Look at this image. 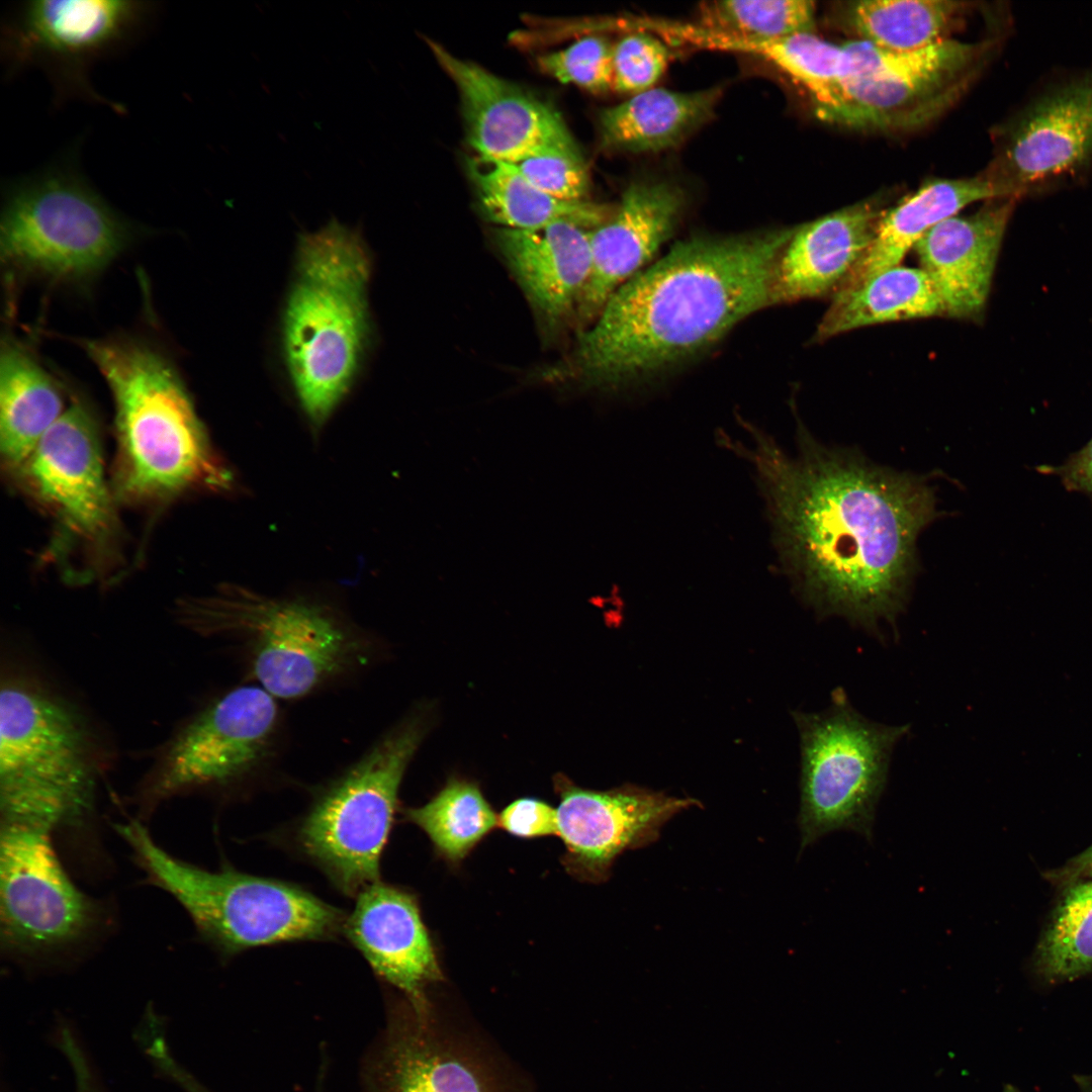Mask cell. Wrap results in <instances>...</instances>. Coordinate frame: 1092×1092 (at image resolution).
Returning <instances> with one entry per match:
<instances>
[{"instance_id": "1", "label": "cell", "mask_w": 1092, "mask_h": 1092, "mask_svg": "<svg viewBox=\"0 0 1092 1092\" xmlns=\"http://www.w3.org/2000/svg\"><path fill=\"white\" fill-rule=\"evenodd\" d=\"M751 444L719 433L754 468L781 567L823 618L839 616L881 638L879 623L904 612L918 568L917 540L939 517L929 477L827 447L798 427L791 457L740 420Z\"/></svg>"}, {"instance_id": "2", "label": "cell", "mask_w": 1092, "mask_h": 1092, "mask_svg": "<svg viewBox=\"0 0 1092 1092\" xmlns=\"http://www.w3.org/2000/svg\"><path fill=\"white\" fill-rule=\"evenodd\" d=\"M795 229L675 244L620 286L583 333L576 357L581 375L597 383L647 375L709 347L770 305L775 268Z\"/></svg>"}, {"instance_id": "3", "label": "cell", "mask_w": 1092, "mask_h": 1092, "mask_svg": "<svg viewBox=\"0 0 1092 1092\" xmlns=\"http://www.w3.org/2000/svg\"><path fill=\"white\" fill-rule=\"evenodd\" d=\"M111 392L117 438L116 483L131 502L188 491L234 492L233 470L212 447L175 365L129 336L82 340Z\"/></svg>"}, {"instance_id": "4", "label": "cell", "mask_w": 1092, "mask_h": 1092, "mask_svg": "<svg viewBox=\"0 0 1092 1092\" xmlns=\"http://www.w3.org/2000/svg\"><path fill=\"white\" fill-rule=\"evenodd\" d=\"M371 257L337 219L299 237L282 321V354L310 432L317 437L352 388L370 340Z\"/></svg>"}, {"instance_id": "5", "label": "cell", "mask_w": 1092, "mask_h": 1092, "mask_svg": "<svg viewBox=\"0 0 1092 1092\" xmlns=\"http://www.w3.org/2000/svg\"><path fill=\"white\" fill-rule=\"evenodd\" d=\"M174 618L203 639L240 646L250 673L275 699L309 695L371 655L369 638L339 606L310 596L270 597L228 583L178 600Z\"/></svg>"}, {"instance_id": "6", "label": "cell", "mask_w": 1092, "mask_h": 1092, "mask_svg": "<svg viewBox=\"0 0 1092 1092\" xmlns=\"http://www.w3.org/2000/svg\"><path fill=\"white\" fill-rule=\"evenodd\" d=\"M107 750L82 713L32 675L0 693L1 824L55 832L91 818Z\"/></svg>"}, {"instance_id": "7", "label": "cell", "mask_w": 1092, "mask_h": 1092, "mask_svg": "<svg viewBox=\"0 0 1092 1092\" xmlns=\"http://www.w3.org/2000/svg\"><path fill=\"white\" fill-rule=\"evenodd\" d=\"M155 886L186 911L199 934L220 952L274 943L332 938L344 915L289 883L230 869L208 871L175 857L136 820L115 826Z\"/></svg>"}, {"instance_id": "8", "label": "cell", "mask_w": 1092, "mask_h": 1092, "mask_svg": "<svg viewBox=\"0 0 1092 1092\" xmlns=\"http://www.w3.org/2000/svg\"><path fill=\"white\" fill-rule=\"evenodd\" d=\"M131 236L130 222L89 184L71 159L6 187L0 251L10 268L54 280L81 281L103 270Z\"/></svg>"}, {"instance_id": "9", "label": "cell", "mask_w": 1092, "mask_h": 1092, "mask_svg": "<svg viewBox=\"0 0 1092 1092\" xmlns=\"http://www.w3.org/2000/svg\"><path fill=\"white\" fill-rule=\"evenodd\" d=\"M426 720L417 711L389 729L326 788L300 823L301 850L348 895L378 882L398 790L427 733Z\"/></svg>"}, {"instance_id": "10", "label": "cell", "mask_w": 1092, "mask_h": 1092, "mask_svg": "<svg viewBox=\"0 0 1092 1092\" xmlns=\"http://www.w3.org/2000/svg\"><path fill=\"white\" fill-rule=\"evenodd\" d=\"M794 717L801 739V850L837 830L872 841L891 756L910 726L866 718L841 688L825 711Z\"/></svg>"}, {"instance_id": "11", "label": "cell", "mask_w": 1092, "mask_h": 1092, "mask_svg": "<svg viewBox=\"0 0 1092 1092\" xmlns=\"http://www.w3.org/2000/svg\"><path fill=\"white\" fill-rule=\"evenodd\" d=\"M363 1092H537L483 1027L435 1003L394 1004L361 1067Z\"/></svg>"}, {"instance_id": "12", "label": "cell", "mask_w": 1092, "mask_h": 1092, "mask_svg": "<svg viewBox=\"0 0 1092 1092\" xmlns=\"http://www.w3.org/2000/svg\"><path fill=\"white\" fill-rule=\"evenodd\" d=\"M275 698L261 687L235 688L193 714L160 746L136 791L142 812L165 801L245 780L274 752Z\"/></svg>"}, {"instance_id": "13", "label": "cell", "mask_w": 1092, "mask_h": 1092, "mask_svg": "<svg viewBox=\"0 0 1092 1092\" xmlns=\"http://www.w3.org/2000/svg\"><path fill=\"white\" fill-rule=\"evenodd\" d=\"M154 12L153 3L130 0H32L21 3L2 28L6 72L38 67L58 102L107 101L91 86L89 68L132 40Z\"/></svg>"}, {"instance_id": "14", "label": "cell", "mask_w": 1092, "mask_h": 1092, "mask_svg": "<svg viewBox=\"0 0 1092 1092\" xmlns=\"http://www.w3.org/2000/svg\"><path fill=\"white\" fill-rule=\"evenodd\" d=\"M855 129H911L946 110L979 70L987 43L946 38L896 52L853 39L842 44Z\"/></svg>"}, {"instance_id": "15", "label": "cell", "mask_w": 1092, "mask_h": 1092, "mask_svg": "<svg viewBox=\"0 0 1092 1092\" xmlns=\"http://www.w3.org/2000/svg\"><path fill=\"white\" fill-rule=\"evenodd\" d=\"M0 833L3 948L35 958L86 941L100 925L102 907L70 879L52 832L1 824Z\"/></svg>"}, {"instance_id": "16", "label": "cell", "mask_w": 1092, "mask_h": 1092, "mask_svg": "<svg viewBox=\"0 0 1092 1092\" xmlns=\"http://www.w3.org/2000/svg\"><path fill=\"white\" fill-rule=\"evenodd\" d=\"M560 804L557 835L566 871L578 880L605 882L622 852L649 845L674 815L699 801L676 798L633 785L608 791L577 787L565 776L554 779Z\"/></svg>"}, {"instance_id": "17", "label": "cell", "mask_w": 1092, "mask_h": 1092, "mask_svg": "<svg viewBox=\"0 0 1092 1092\" xmlns=\"http://www.w3.org/2000/svg\"><path fill=\"white\" fill-rule=\"evenodd\" d=\"M33 495L75 536L103 543L116 528L98 427L80 396L70 403L17 470Z\"/></svg>"}, {"instance_id": "18", "label": "cell", "mask_w": 1092, "mask_h": 1092, "mask_svg": "<svg viewBox=\"0 0 1092 1092\" xmlns=\"http://www.w3.org/2000/svg\"><path fill=\"white\" fill-rule=\"evenodd\" d=\"M1092 162V74L1030 106L1005 133L981 173L1000 198L1073 173Z\"/></svg>"}, {"instance_id": "19", "label": "cell", "mask_w": 1092, "mask_h": 1092, "mask_svg": "<svg viewBox=\"0 0 1092 1092\" xmlns=\"http://www.w3.org/2000/svg\"><path fill=\"white\" fill-rule=\"evenodd\" d=\"M428 44L458 89L467 140L477 156L516 164L550 149L576 147L554 107L433 40Z\"/></svg>"}, {"instance_id": "20", "label": "cell", "mask_w": 1092, "mask_h": 1092, "mask_svg": "<svg viewBox=\"0 0 1092 1092\" xmlns=\"http://www.w3.org/2000/svg\"><path fill=\"white\" fill-rule=\"evenodd\" d=\"M685 204L684 190L672 182L630 183L612 215L590 232V273L577 303L581 320L596 321L613 293L652 258Z\"/></svg>"}, {"instance_id": "21", "label": "cell", "mask_w": 1092, "mask_h": 1092, "mask_svg": "<svg viewBox=\"0 0 1092 1092\" xmlns=\"http://www.w3.org/2000/svg\"><path fill=\"white\" fill-rule=\"evenodd\" d=\"M344 930L375 974L414 1007L427 1006L428 988L443 981L415 897L379 881L359 894Z\"/></svg>"}, {"instance_id": "22", "label": "cell", "mask_w": 1092, "mask_h": 1092, "mask_svg": "<svg viewBox=\"0 0 1092 1092\" xmlns=\"http://www.w3.org/2000/svg\"><path fill=\"white\" fill-rule=\"evenodd\" d=\"M1017 198L987 200L969 215L950 216L914 246L920 268L933 282L945 316H983L998 254Z\"/></svg>"}, {"instance_id": "23", "label": "cell", "mask_w": 1092, "mask_h": 1092, "mask_svg": "<svg viewBox=\"0 0 1092 1092\" xmlns=\"http://www.w3.org/2000/svg\"><path fill=\"white\" fill-rule=\"evenodd\" d=\"M887 208L873 197L797 226L778 259L769 304L833 296L863 258Z\"/></svg>"}, {"instance_id": "24", "label": "cell", "mask_w": 1092, "mask_h": 1092, "mask_svg": "<svg viewBox=\"0 0 1092 1092\" xmlns=\"http://www.w3.org/2000/svg\"><path fill=\"white\" fill-rule=\"evenodd\" d=\"M590 229L557 222L535 231L500 228L499 249L534 305L558 318L578 303L592 266Z\"/></svg>"}, {"instance_id": "25", "label": "cell", "mask_w": 1092, "mask_h": 1092, "mask_svg": "<svg viewBox=\"0 0 1092 1092\" xmlns=\"http://www.w3.org/2000/svg\"><path fill=\"white\" fill-rule=\"evenodd\" d=\"M686 41L751 54L768 61L807 91L819 118L849 127L850 104L844 84L842 46L826 41L814 32L778 38H740L714 33L697 25L688 29Z\"/></svg>"}, {"instance_id": "26", "label": "cell", "mask_w": 1092, "mask_h": 1092, "mask_svg": "<svg viewBox=\"0 0 1092 1092\" xmlns=\"http://www.w3.org/2000/svg\"><path fill=\"white\" fill-rule=\"evenodd\" d=\"M997 198L1000 197L996 190L982 174L972 178L926 181L885 210L871 246L841 288L900 265L905 255L934 225L957 215L973 202Z\"/></svg>"}, {"instance_id": "27", "label": "cell", "mask_w": 1092, "mask_h": 1092, "mask_svg": "<svg viewBox=\"0 0 1092 1092\" xmlns=\"http://www.w3.org/2000/svg\"><path fill=\"white\" fill-rule=\"evenodd\" d=\"M57 380L16 341H2L0 355V448L18 470L64 412Z\"/></svg>"}, {"instance_id": "28", "label": "cell", "mask_w": 1092, "mask_h": 1092, "mask_svg": "<svg viewBox=\"0 0 1092 1092\" xmlns=\"http://www.w3.org/2000/svg\"><path fill=\"white\" fill-rule=\"evenodd\" d=\"M720 95V88L636 93L600 114L602 145L634 153L674 147L712 116Z\"/></svg>"}, {"instance_id": "29", "label": "cell", "mask_w": 1092, "mask_h": 1092, "mask_svg": "<svg viewBox=\"0 0 1092 1092\" xmlns=\"http://www.w3.org/2000/svg\"><path fill=\"white\" fill-rule=\"evenodd\" d=\"M932 316H945V310L929 276L920 267L897 265L839 289L813 341L872 325Z\"/></svg>"}, {"instance_id": "30", "label": "cell", "mask_w": 1092, "mask_h": 1092, "mask_svg": "<svg viewBox=\"0 0 1092 1092\" xmlns=\"http://www.w3.org/2000/svg\"><path fill=\"white\" fill-rule=\"evenodd\" d=\"M467 171L481 210L502 228L535 231L557 222H572L593 230L613 213L604 204L555 198L507 162L476 156L467 162Z\"/></svg>"}, {"instance_id": "31", "label": "cell", "mask_w": 1092, "mask_h": 1092, "mask_svg": "<svg viewBox=\"0 0 1092 1092\" xmlns=\"http://www.w3.org/2000/svg\"><path fill=\"white\" fill-rule=\"evenodd\" d=\"M967 9L953 0H854L834 3L831 17L857 40L905 52L948 38Z\"/></svg>"}, {"instance_id": "32", "label": "cell", "mask_w": 1092, "mask_h": 1092, "mask_svg": "<svg viewBox=\"0 0 1092 1092\" xmlns=\"http://www.w3.org/2000/svg\"><path fill=\"white\" fill-rule=\"evenodd\" d=\"M403 816L451 862L463 859L497 825V817L478 786L455 778L424 806L406 808Z\"/></svg>"}, {"instance_id": "33", "label": "cell", "mask_w": 1092, "mask_h": 1092, "mask_svg": "<svg viewBox=\"0 0 1092 1092\" xmlns=\"http://www.w3.org/2000/svg\"><path fill=\"white\" fill-rule=\"evenodd\" d=\"M1036 968L1049 982L1092 973V881L1064 894L1038 944Z\"/></svg>"}, {"instance_id": "34", "label": "cell", "mask_w": 1092, "mask_h": 1092, "mask_svg": "<svg viewBox=\"0 0 1092 1092\" xmlns=\"http://www.w3.org/2000/svg\"><path fill=\"white\" fill-rule=\"evenodd\" d=\"M698 26L740 38H778L814 32L815 3L810 0H733L706 2Z\"/></svg>"}, {"instance_id": "35", "label": "cell", "mask_w": 1092, "mask_h": 1092, "mask_svg": "<svg viewBox=\"0 0 1092 1092\" xmlns=\"http://www.w3.org/2000/svg\"><path fill=\"white\" fill-rule=\"evenodd\" d=\"M537 65L561 83L592 92L613 88V46L599 36L583 37L563 50L541 55Z\"/></svg>"}, {"instance_id": "36", "label": "cell", "mask_w": 1092, "mask_h": 1092, "mask_svg": "<svg viewBox=\"0 0 1092 1092\" xmlns=\"http://www.w3.org/2000/svg\"><path fill=\"white\" fill-rule=\"evenodd\" d=\"M670 58L669 48L649 33L624 36L613 46V89L636 94L652 88Z\"/></svg>"}, {"instance_id": "37", "label": "cell", "mask_w": 1092, "mask_h": 1092, "mask_svg": "<svg viewBox=\"0 0 1092 1092\" xmlns=\"http://www.w3.org/2000/svg\"><path fill=\"white\" fill-rule=\"evenodd\" d=\"M534 186L562 200H584L589 186L586 166L577 148H556L513 164Z\"/></svg>"}, {"instance_id": "38", "label": "cell", "mask_w": 1092, "mask_h": 1092, "mask_svg": "<svg viewBox=\"0 0 1092 1092\" xmlns=\"http://www.w3.org/2000/svg\"><path fill=\"white\" fill-rule=\"evenodd\" d=\"M497 825L521 838L553 835L557 834V811L544 801L521 798L500 812Z\"/></svg>"}, {"instance_id": "39", "label": "cell", "mask_w": 1092, "mask_h": 1092, "mask_svg": "<svg viewBox=\"0 0 1092 1092\" xmlns=\"http://www.w3.org/2000/svg\"><path fill=\"white\" fill-rule=\"evenodd\" d=\"M1073 475L1079 484L1092 491V440L1077 459Z\"/></svg>"}, {"instance_id": "40", "label": "cell", "mask_w": 1092, "mask_h": 1092, "mask_svg": "<svg viewBox=\"0 0 1092 1092\" xmlns=\"http://www.w3.org/2000/svg\"><path fill=\"white\" fill-rule=\"evenodd\" d=\"M76 1076V1092H95L91 1072L86 1062H78L74 1066Z\"/></svg>"}, {"instance_id": "41", "label": "cell", "mask_w": 1092, "mask_h": 1092, "mask_svg": "<svg viewBox=\"0 0 1092 1092\" xmlns=\"http://www.w3.org/2000/svg\"><path fill=\"white\" fill-rule=\"evenodd\" d=\"M175 1082L185 1090V1092H210L187 1070L180 1071L176 1075Z\"/></svg>"}, {"instance_id": "42", "label": "cell", "mask_w": 1092, "mask_h": 1092, "mask_svg": "<svg viewBox=\"0 0 1092 1092\" xmlns=\"http://www.w3.org/2000/svg\"><path fill=\"white\" fill-rule=\"evenodd\" d=\"M1075 1080L1081 1092H1092V1076L1077 1075Z\"/></svg>"}, {"instance_id": "43", "label": "cell", "mask_w": 1092, "mask_h": 1092, "mask_svg": "<svg viewBox=\"0 0 1092 1092\" xmlns=\"http://www.w3.org/2000/svg\"><path fill=\"white\" fill-rule=\"evenodd\" d=\"M1082 866L1092 873V846L1080 857Z\"/></svg>"}, {"instance_id": "44", "label": "cell", "mask_w": 1092, "mask_h": 1092, "mask_svg": "<svg viewBox=\"0 0 1092 1092\" xmlns=\"http://www.w3.org/2000/svg\"><path fill=\"white\" fill-rule=\"evenodd\" d=\"M1003 1092H1020V1091L1016 1087H1014L1013 1085L1008 1084V1085L1004 1086Z\"/></svg>"}]
</instances>
